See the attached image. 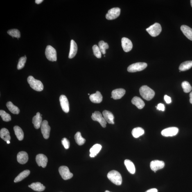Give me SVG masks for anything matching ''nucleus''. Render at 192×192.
Segmentation results:
<instances>
[{
    "mask_svg": "<svg viewBox=\"0 0 192 192\" xmlns=\"http://www.w3.org/2000/svg\"><path fill=\"white\" fill-rule=\"evenodd\" d=\"M139 93L142 97L148 101L152 99L155 95L154 91L147 85L141 87L139 89Z\"/></svg>",
    "mask_w": 192,
    "mask_h": 192,
    "instance_id": "nucleus-1",
    "label": "nucleus"
},
{
    "mask_svg": "<svg viewBox=\"0 0 192 192\" xmlns=\"http://www.w3.org/2000/svg\"><path fill=\"white\" fill-rule=\"evenodd\" d=\"M107 177L111 182L117 185H120L122 184L121 175L116 170H113L109 172L107 174Z\"/></svg>",
    "mask_w": 192,
    "mask_h": 192,
    "instance_id": "nucleus-2",
    "label": "nucleus"
},
{
    "mask_svg": "<svg viewBox=\"0 0 192 192\" xmlns=\"http://www.w3.org/2000/svg\"><path fill=\"white\" fill-rule=\"evenodd\" d=\"M28 83L34 90L38 91H42L44 89V85L40 80H36L32 76H29L28 78Z\"/></svg>",
    "mask_w": 192,
    "mask_h": 192,
    "instance_id": "nucleus-3",
    "label": "nucleus"
},
{
    "mask_svg": "<svg viewBox=\"0 0 192 192\" xmlns=\"http://www.w3.org/2000/svg\"><path fill=\"white\" fill-rule=\"evenodd\" d=\"M147 64L146 63L138 62L132 64L127 68V71L130 72H135L143 70L147 67Z\"/></svg>",
    "mask_w": 192,
    "mask_h": 192,
    "instance_id": "nucleus-4",
    "label": "nucleus"
},
{
    "mask_svg": "<svg viewBox=\"0 0 192 192\" xmlns=\"http://www.w3.org/2000/svg\"><path fill=\"white\" fill-rule=\"evenodd\" d=\"M146 31L152 37H156L159 35L161 31V25L158 23H155L149 27L147 28Z\"/></svg>",
    "mask_w": 192,
    "mask_h": 192,
    "instance_id": "nucleus-5",
    "label": "nucleus"
},
{
    "mask_svg": "<svg viewBox=\"0 0 192 192\" xmlns=\"http://www.w3.org/2000/svg\"><path fill=\"white\" fill-rule=\"evenodd\" d=\"M45 55L47 58L51 61H57V53L56 50L50 45L47 46L45 50Z\"/></svg>",
    "mask_w": 192,
    "mask_h": 192,
    "instance_id": "nucleus-6",
    "label": "nucleus"
},
{
    "mask_svg": "<svg viewBox=\"0 0 192 192\" xmlns=\"http://www.w3.org/2000/svg\"><path fill=\"white\" fill-rule=\"evenodd\" d=\"M59 172L63 179L69 180L73 177V174L70 172L69 168L65 166H62L59 168Z\"/></svg>",
    "mask_w": 192,
    "mask_h": 192,
    "instance_id": "nucleus-7",
    "label": "nucleus"
},
{
    "mask_svg": "<svg viewBox=\"0 0 192 192\" xmlns=\"http://www.w3.org/2000/svg\"><path fill=\"white\" fill-rule=\"evenodd\" d=\"M91 118L94 121L98 122L103 128L106 127L107 122L100 112H95L92 114Z\"/></svg>",
    "mask_w": 192,
    "mask_h": 192,
    "instance_id": "nucleus-8",
    "label": "nucleus"
},
{
    "mask_svg": "<svg viewBox=\"0 0 192 192\" xmlns=\"http://www.w3.org/2000/svg\"><path fill=\"white\" fill-rule=\"evenodd\" d=\"M121 9L118 8H114L108 11L106 15V19L109 20L115 19L119 17Z\"/></svg>",
    "mask_w": 192,
    "mask_h": 192,
    "instance_id": "nucleus-9",
    "label": "nucleus"
},
{
    "mask_svg": "<svg viewBox=\"0 0 192 192\" xmlns=\"http://www.w3.org/2000/svg\"><path fill=\"white\" fill-rule=\"evenodd\" d=\"M41 131L43 137L45 139H48L49 137L51 128L48 125V122L46 120L42 122L41 126Z\"/></svg>",
    "mask_w": 192,
    "mask_h": 192,
    "instance_id": "nucleus-10",
    "label": "nucleus"
},
{
    "mask_svg": "<svg viewBox=\"0 0 192 192\" xmlns=\"http://www.w3.org/2000/svg\"><path fill=\"white\" fill-rule=\"evenodd\" d=\"M179 132V129L176 127H170L164 129L161 132V134L165 137H172L176 135Z\"/></svg>",
    "mask_w": 192,
    "mask_h": 192,
    "instance_id": "nucleus-11",
    "label": "nucleus"
},
{
    "mask_svg": "<svg viewBox=\"0 0 192 192\" xmlns=\"http://www.w3.org/2000/svg\"><path fill=\"white\" fill-rule=\"evenodd\" d=\"M36 161L39 166H41L42 168H45L47 164L48 159L44 154H39L37 155Z\"/></svg>",
    "mask_w": 192,
    "mask_h": 192,
    "instance_id": "nucleus-12",
    "label": "nucleus"
},
{
    "mask_svg": "<svg viewBox=\"0 0 192 192\" xmlns=\"http://www.w3.org/2000/svg\"><path fill=\"white\" fill-rule=\"evenodd\" d=\"M60 101L62 110L66 113L69 112V101L64 95H61L60 97Z\"/></svg>",
    "mask_w": 192,
    "mask_h": 192,
    "instance_id": "nucleus-13",
    "label": "nucleus"
},
{
    "mask_svg": "<svg viewBox=\"0 0 192 192\" xmlns=\"http://www.w3.org/2000/svg\"><path fill=\"white\" fill-rule=\"evenodd\" d=\"M121 44L122 47L125 52L127 53L132 49L133 44L130 39L126 37H123L121 39Z\"/></svg>",
    "mask_w": 192,
    "mask_h": 192,
    "instance_id": "nucleus-14",
    "label": "nucleus"
},
{
    "mask_svg": "<svg viewBox=\"0 0 192 192\" xmlns=\"http://www.w3.org/2000/svg\"><path fill=\"white\" fill-rule=\"evenodd\" d=\"M164 166L165 163L162 161L154 160L152 161L150 163V168L154 172H155L158 170L163 168Z\"/></svg>",
    "mask_w": 192,
    "mask_h": 192,
    "instance_id": "nucleus-15",
    "label": "nucleus"
},
{
    "mask_svg": "<svg viewBox=\"0 0 192 192\" xmlns=\"http://www.w3.org/2000/svg\"><path fill=\"white\" fill-rule=\"evenodd\" d=\"M28 155L26 152L21 151L18 153L17 159L18 162L21 164H26L28 161Z\"/></svg>",
    "mask_w": 192,
    "mask_h": 192,
    "instance_id": "nucleus-16",
    "label": "nucleus"
},
{
    "mask_svg": "<svg viewBox=\"0 0 192 192\" xmlns=\"http://www.w3.org/2000/svg\"><path fill=\"white\" fill-rule=\"evenodd\" d=\"M125 93V90L123 89L120 88L114 90L112 93V98L115 100L120 99L124 96Z\"/></svg>",
    "mask_w": 192,
    "mask_h": 192,
    "instance_id": "nucleus-17",
    "label": "nucleus"
},
{
    "mask_svg": "<svg viewBox=\"0 0 192 192\" xmlns=\"http://www.w3.org/2000/svg\"><path fill=\"white\" fill-rule=\"evenodd\" d=\"M90 99L93 103H100L103 100V96L99 91H97L96 93L91 94L89 96Z\"/></svg>",
    "mask_w": 192,
    "mask_h": 192,
    "instance_id": "nucleus-18",
    "label": "nucleus"
},
{
    "mask_svg": "<svg viewBox=\"0 0 192 192\" xmlns=\"http://www.w3.org/2000/svg\"><path fill=\"white\" fill-rule=\"evenodd\" d=\"M42 118L40 113H37L36 115L34 116L33 118V123L34 127L36 129H39L41 127L42 123Z\"/></svg>",
    "mask_w": 192,
    "mask_h": 192,
    "instance_id": "nucleus-19",
    "label": "nucleus"
},
{
    "mask_svg": "<svg viewBox=\"0 0 192 192\" xmlns=\"http://www.w3.org/2000/svg\"><path fill=\"white\" fill-rule=\"evenodd\" d=\"M181 30L187 38L192 41V29L186 25L181 26Z\"/></svg>",
    "mask_w": 192,
    "mask_h": 192,
    "instance_id": "nucleus-20",
    "label": "nucleus"
},
{
    "mask_svg": "<svg viewBox=\"0 0 192 192\" xmlns=\"http://www.w3.org/2000/svg\"><path fill=\"white\" fill-rule=\"evenodd\" d=\"M103 117L107 122L112 124H114V117L112 112L110 111L105 110L103 111Z\"/></svg>",
    "mask_w": 192,
    "mask_h": 192,
    "instance_id": "nucleus-21",
    "label": "nucleus"
},
{
    "mask_svg": "<svg viewBox=\"0 0 192 192\" xmlns=\"http://www.w3.org/2000/svg\"><path fill=\"white\" fill-rule=\"evenodd\" d=\"M77 50H78V47L77 44L74 40H71V42L70 50L69 55V58H72L74 57L76 55Z\"/></svg>",
    "mask_w": 192,
    "mask_h": 192,
    "instance_id": "nucleus-22",
    "label": "nucleus"
},
{
    "mask_svg": "<svg viewBox=\"0 0 192 192\" xmlns=\"http://www.w3.org/2000/svg\"><path fill=\"white\" fill-rule=\"evenodd\" d=\"M132 103L133 104L135 105L138 109H142L145 106V103L143 100L137 96H135L132 100Z\"/></svg>",
    "mask_w": 192,
    "mask_h": 192,
    "instance_id": "nucleus-23",
    "label": "nucleus"
},
{
    "mask_svg": "<svg viewBox=\"0 0 192 192\" xmlns=\"http://www.w3.org/2000/svg\"><path fill=\"white\" fill-rule=\"evenodd\" d=\"M124 164L127 170L131 174L135 173L136 169L134 163L128 159H126L124 161Z\"/></svg>",
    "mask_w": 192,
    "mask_h": 192,
    "instance_id": "nucleus-24",
    "label": "nucleus"
},
{
    "mask_svg": "<svg viewBox=\"0 0 192 192\" xmlns=\"http://www.w3.org/2000/svg\"><path fill=\"white\" fill-rule=\"evenodd\" d=\"M102 146L101 145L96 144L93 146L90 150L91 154L90 156L91 157H94L101 150Z\"/></svg>",
    "mask_w": 192,
    "mask_h": 192,
    "instance_id": "nucleus-25",
    "label": "nucleus"
},
{
    "mask_svg": "<svg viewBox=\"0 0 192 192\" xmlns=\"http://www.w3.org/2000/svg\"><path fill=\"white\" fill-rule=\"evenodd\" d=\"M30 188L35 191L41 192L44 191L45 187L39 182L34 183L30 185Z\"/></svg>",
    "mask_w": 192,
    "mask_h": 192,
    "instance_id": "nucleus-26",
    "label": "nucleus"
},
{
    "mask_svg": "<svg viewBox=\"0 0 192 192\" xmlns=\"http://www.w3.org/2000/svg\"><path fill=\"white\" fill-rule=\"evenodd\" d=\"M30 170H26L20 173L14 179V183H18L20 182L27 177H28L30 174Z\"/></svg>",
    "mask_w": 192,
    "mask_h": 192,
    "instance_id": "nucleus-27",
    "label": "nucleus"
},
{
    "mask_svg": "<svg viewBox=\"0 0 192 192\" xmlns=\"http://www.w3.org/2000/svg\"><path fill=\"white\" fill-rule=\"evenodd\" d=\"M0 136L4 140L7 142L10 141L11 137L9 132L8 129L6 128H3L0 131Z\"/></svg>",
    "mask_w": 192,
    "mask_h": 192,
    "instance_id": "nucleus-28",
    "label": "nucleus"
},
{
    "mask_svg": "<svg viewBox=\"0 0 192 192\" xmlns=\"http://www.w3.org/2000/svg\"><path fill=\"white\" fill-rule=\"evenodd\" d=\"M14 130L16 136L19 141L23 140L24 137V132L18 126H16L14 127Z\"/></svg>",
    "mask_w": 192,
    "mask_h": 192,
    "instance_id": "nucleus-29",
    "label": "nucleus"
},
{
    "mask_svg": "<svg viewBox=\"0 0 192 192\" xmlns=\"http://www.w3.org/2000/svg\"><path fill=\"white\" fill-rule=\"evenodd\" d=\"M6 105L7 108L12 113L15 114H18L19 113L20 110L18 107L14 105L12 102H8L7 103Z\"/></svg>",
    "mask_w": 192,
    "mask_h": 192,
    "instance_id": "nucleus-30",
    "label": "nucleus"
},
{
    "mask_svg": "<svg viewBox=\"0 0 192 192\" xmlns=\"http://www.w3.org/2000/svg\"><path fill=\"white\" fill-rule=\"evenodd\" d=\"M192 67V61H186L181 64L179 69L180 71H184L191 69Z\"/></svg>",
    "mask_w": 192,
    "mask_h": 192,
    "instance_id": "nucleus-31",
    "label": "nucleus"
},
{
    "mask_svg": "<svg viewBox=\"0 0 192 192\" xmlns=\"http://www.w3.org/2000/svg\"><path fill=\"white\" fill-rule=\"evenodd\" d=\"M145 133L144 130L141 127H138L133 129L132 134L134 138H137L142 136Z\"/></svg>",
    "mask_w": 192,
    "mask_h": 192,
    "instance_id": "nucleus-32",
    "label": "nucleus"
},
{
    "mask_svg": "<svg viewBox=\"0 0 192 192\" xmlns=\"http://www.w3.org/2000/svg\"><path fill=\"white\" fill-rule=\"evenodd\" d=\"M75 141L77 144L80 146H82L85 143V139L82 137L80 132H78L74 136Z\"/></svg>",
    "mask_w": 192,
    "mask_h": 192,
    "instance_id": "nucleus-33",
    "label": "nucleus"
},
{
    "mask_svg": "<svg viewBox=\"0 0 192 192\" xmlns=\"http://www.w3.org/2000/svg\"><path fill=\"white\" fill-rule=\"evenodd\" d=\"M99 47L101 53L105 55L106 53V50L108 49L109 46L107 43L104 42V41H101L99 42Z\"/></svg>",
    "mask_w": 192,
    "mask_h": 192,
    "instance_id": "nucleus-34",
    "label": "nucleus"
},
{
    "mask_svg": "<svg viewBox=\"0 0 192 192\" xmlns=\"http://www.w3.org/2000/svg\"><path fill=\"white\" fill-rule=\"evenodd\" d=\"M0 115L4 121L8 122L11 120V117L10 115L3 110H0Z\"/></svg>",
    "mask_w": 192,
    "mask_h": 192,
    "instance_id": "nucleus-35",
    "label": "nucleus"
},
{
    "mask_svg": "<svg viewBox=\"0 0 192 192\" xmlns=\"http://www.w3.org/2000/svg\"><path fill=\"white\" fill-rule=\"evenodd\" d=\"M7 33L9 35L13 37H17L19 38L20 37V32L19 30L16 29H13L8 30Z\"/></svg>",
    "mask_w": 192,
    "mask_h": 192,
    "instance_id": "nucleus-36",
    "label": "nucleus"
},
{
    "mask_svg": "<svg viewBox=\"0 0 192 192\" xmlns=\"http://www.w3.org/2000/svg\"><path fill=\"white\" fill-rule=\"evenodd\" d=\"M182 86L185 93H189L191 91V86L188 82L184 81L183 82L182 84Z\"/></svg>",
    "mask_w": 192,
    "mask_h": 192,
    "instance_id": "nucleus-37",
    "label": "nucleus"
},
{
    "mask_svg": "<svg viewBox=\"0 0 192 192\" xmlns=\"http://www.w3.org/2000/svg\"><path fill=\"white\" fill-rule=\"evenodd\" d=\"M93 50L95 56L97 58H100L101 57V53L99 47L97 45H94L93 46Z\"/></svg>",
    "mask_w": 192,
    "mask_h": 192,
    "instance_id": "nucleus-38",
    "label": "nucleus"
},
{
    "mask_svg": "<svg viewBox=\"0 0 192 192\" xmlns=\"http://www.w3.org/2000/svg\"><path fill=\"white\" fill-rule=\"evenodd\" d=\"M27 58L26 55L24 57H21L19 59L18 64L17 66V69L18 70H20L24 68L26 64Z\"/></svg>",
    "mask_w": 192,
    "mask_h": 192,
    "instance_id": "nucleus-39",
    "label": "nucleus"
},
{
    "mask_svg": "<svg viewBox=\"0 0 192 192\" xmlns=\"http://www.w3.org/2000/svg\"><path fill=\"white\" fill-rule=\"evenodd\" d=\"M61 142L62 145H63L66 149H68L69 148V142L67 139L66 138H64L62 139Z\"/></svg>",
    "mask_w": 192,
    "mask_h": 192,
    "instance_id": "nucleus-40",
    "label": "nucleus"
},
{
    "mask_svg": "<svg viewBox=\"0 0 192 192\" xmlns=\"http://www.w3.org/2000/svg\"><path fill=\"white\" fill-rule=\"evenodd\" d=\"M157 107V110H161L164 112L165 110V106L164 104H159L158 105L157 107Z\"/></svg>",
    "mask_w": 192,
    "mask_h": 192,
    "instance_id": "nucleus-41",
    "label": "nucleus"
},
{
    "mask_svg": "<svg viewBox=\"0 0 192 192\" xmlns=\"http://www.w3.org/2000/svg\"><path fill=\"white\" fill-rule=\"evenodd\" d=\"M164 100L167 104H170L171 103L172 100L171 98L170 97L165 95L164 97Z\"/></svg>",
    "mask_w": 192,
    "mask_h": 192,
    "instance_id": "nucleus-42",
    "label": "nucleus"
},
{
    "mask_svg": "<svg viewBox=\"0 0 192 192\" xmlns=\"http://www.w3.org/2000/svg\"><path fill=\"white\" fill-rule=\"evenodd\" d=\"M146 192H158V190L155 188H153L147 191Z\"/></svg>",
    "mask_w": 192,
    "mask_h": 192,
    "instance_id": "nucleus-43",
    "label": "nucleus"
},
{
    "mask_svg": "<svg viewBox=\"0 0 192 192\" xmlns=\"http://www.w3.org/2000/svg\"><path fill=\"white\" fill-rule=\"evenodd\" d=\"M43 0H36L35 1V3H37V4H39L41 3L43 1Z\"/></svg>",
    "mask_w": 192,
    "mask_h": 192,
    "instance_id": "nucleus-44",
    "label": "nucleus"
},
{
    "mask_svg": "<svg viewBox=\"0 0 192 192\" xmlns=\"http://www.w3.org/2000/svg\"><path fill=\"white\" fill-rule=\"evenodd\" d=\"M189 96H190V102L192 104V91L191 92V93H190V95H189Z\"/></svg>",
    "mask_w": 192,
    "mask_h": 192,
    "instance_id": "nucleus-45",
    "label": "nucleus"
},
{
    "mask_svg": "<svg viewBox=\"0 0 192 192\" xmlns=\"http://www.w3.org/2000/svg\"><path fill=\"white\" fill-rule=\"evenodd\" d=\"M7 144H9L10 143V141H8L7 142Z\"/></svg>",
    "mask_w": 192,
    "mask_h": 192,
    "instance_id": "nucleus-46",
    "label": "nucleus"
},
{
    "mask_svg": "<svg viewBox=\"0 0 192 192\" xmlns=\"http://www.w3.org/2000/svg\"><path fill=\"white\" fill-rule=\"evenodd\" d=\"M191 6L192 7V0H191Z\"/></svg>",
    "mask_w": 192,
    "mask_h": 192,
    "instance_id": "nucleus-47",
    "label": "nucleus"
},
{
    "mask_svg": "<svg viewBox=\"0 0 192 192\" xmlns=\"http://www.w3.org/2000/svg\"><path fill=\"white\" fill-rule=\"evenodd\" d=\"M105 192H112L109 191H106Z\"/></svg>",
    "mask_w": 192,
    "mask_h": 192,
    "instance_id": "nucleus-48",
    "label": "nucleus"
},
{
    "mask_svg": "<svg viewBox=\"0 0 192 192\" xmlns=\"http://www.w3.org/2000/svg\"><path fill=\"white\" fill-rule=\"evenodd\" d=\"M88 95H90V94H88Z\"/></svg>",
    "mask_w": 192,
    "mask_h": 192,
    "instance_id": "nucleus-49",
    "label": "nucleus"
}]
</instances>
